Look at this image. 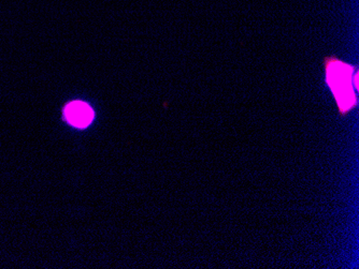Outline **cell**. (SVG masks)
<instances>
[{"label": "cell", "mask_w": 359, "mask_h": 269, "mask_svg": "<svg viewBox=\"0 0 359 269\" xmlns=\"http://www.w3.org/2000/svg\"><path fill=\"white\" fill-rule=\"evenodd\" d=\"M325 81L333 92L339 114L344 117L358 106L357 92L353 85V76L357 67L344 63L337 57L324 59Z\"/></svg>", "instance_id": "cell-1"}, {"label": "cell", "mask_w": 359, "mask_h": 269, "mask_svg": "<svg viewBox=\"0 0 359 269\" xmlns=\"http://www.w3.org/2000/svg\"><path fill=\"white\" fill-rule=\"evenodd\" d=\"M65 116L73 126L83 128L92 122L94 114H93L92 108H89L87 104H83V102H72L67 106L66 110H65Z\"/></svg>", "instance_id": "cell-2"}, {"label": "cell", "mask_w": 359, "mask_h": 269, "mask_svg": "<svg viewBox=\"0 0 359 269\" xmlns=\"http://www.w3.org/2000/svg\"><path fill=\"white\" fill-rule=\"evenodd\" d=\"M353 85H354L355 90H356V92H358V70H357L356 72L354 73V76H353Z\"/></svg>", "instance_id": "cell-3"}]
</instances>
